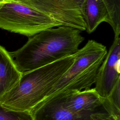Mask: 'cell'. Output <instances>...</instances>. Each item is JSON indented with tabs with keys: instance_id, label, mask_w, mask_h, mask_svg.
Returning <instances> with one entry per match:
<instances>
[{
	"instance_id": "cell-1",
	"label": "cell",
	"mask_w": 120,
	"mask_h": 120,
	"mask_svg": "<svg viewBox=\"0 0 120 120\" xmlns=\"http://www.w3.org/2000/svg\"><path fill=\"white\" fill-rule=\"evenodd\" d=\"M83 40L79 30L60 26L28 38L23 46L9 53L22 74L75 54Z\"/></svg>"
},
{
	"instance_id": "cell-2",
	"label": "cell",
	"mask_w": 120,
	"mask_h": 120,
	"mask_svg": "<svg viewBox=\"0 0 120 120\" xmlns=\"http://www.w3.org/2000/svg\"><path fill=\"white\" fill-rule=\"evenodd\" d=\"M74 54L22 74L17 84L0 98V104L9 109L31 112L73 63Z\"/></svg>"
},
{
	"instance_id": "cell-3",
	"label": "cell",
	"mask_w": 120,
	"mask_h": 120,
	"mask_svg": "<svg viewBox=\"0 0 120 120\" xmlns=\"http://www.w3.org/2000/svg\"><path fill=\"white\" fill-rule=\"evenodd\" d=\"M107 52L105 46L95 40H89L75 53L73 63L43 101L61 91H80L90 89L95 83L98 70Z\"/></svg>"
},
{
	"instance_id": "cell-4",
	"label": "cell",
	"mask_w": 120,
	"mask_h": 120,
	"mask_svg": "<svg viewBox=\"0 0 120 120\" xmlns=\"http://www.w3.org/2000/svg\"><path fill=\"white\" fill-rule=\"evenodd\" d=\"M61 26L49 16L11 0L0 1V29L28 38Z\"/></svg>"
},
{
	"instance_id": "cell-5",
	"label": "cell",
	"mask_w": 120,
	"mask_h": 120,
	"mask_svg": "<svg viewBox=\"0 0 120 120\" xmlns=\"http://www.w3.org/2000/svg\"><path fill=\"white\" fill-rule=\"evenodd\" d=\"M27 6L53 19L61 26L85 30L81 9L84 0H11Z\"/></svg>"
},
{
	"instance_id": "cell-6",
	"label": "cell",
	"mask_w": 120,
	"mask_h": 120,
	"mask_svg": "<svg viewBox=\"0 0 120 120\" xmlns=\"http://www.w3.org/2000/svg\"><path fill=\"white\" fill-rule=\"evenodd\" d=\"M120 80V37L116 36L99 68L94 88L100 97L106 98Z\"/></svg>"
},
{
	"instance_id": "cell-7",
	"label": "cell",
	"mask_w": 120,
	"mask_h": 120,
	"mask_svg": "<svg viewBox=\"0 0 120 120\" xmlns=\"http://www.w3.org/2000/svg\"><path fill=\"white\" fill-rule=\"evenodd\" d=\"M57 94L61 96L65 107L75 113L90 115L104 109L105 98L100 97L94 88L80 91L64 90Z\"/></svg>"
},
{
	"instance_id": "cell-8",
	"label": "cell",
	"mask_w": 120,
	"mask_h": 120,
	"mask_svg": "<svg viewBox=\"0 0 120 120\" xmlns=\"http://www.w3.org/2000/svg\"><path fill=\"white\" fill-rule=\"evenodd\" d=\"M30 112L34 120H89L90 115L75 113L67 109L59 94L42 101Z\"/></svg>"
},
{
	"instance_id": "cell-9",
	"label": "cell",
	"mask_w": 120,
	"mask_h": 120,
	"mask_svg": "<svg viewBox=\"0 0 120 120\" xmlns=\"http://www.w3.org/2000/svg\"><path fill=\"white\" fill-rule=\"evenodd\" d=\"M21 76L9 52L0 45V98L17 84Z\"/></svg>"
},
{
	"instance_id": "cell-10",
	"label": "cell",
	"mask_w": 120,
	"mask_h": 120,
	"mask_svg": "<svg viewBox=\"0 0 120 120\" xmlns=\"http://www.w3.org/2000/svg\"><path fill=\"white\" fill-rule=\"evenodd\" d=\"M81 13L88 33L94 32L103 22H109L107 9L103 0H84Z\"/></svg>"
},
{
	"instance_id": "cell-11",
	"label": "cell",
	"mask_w": 120,
	"mask_h": 120,
	"mask_svg": "<svg viewBox=\"0 0 120 120\" xmlns=\"http://www.w3.org/2000/svg\"><path fill=\"white\" fill-rule=\"evenodd\" d=\"M102 106L106 112L120 119V80L116 83L108 97L104 98Z\"/></svg>"
},
{
	"instance_id": "cell-12",
	"label": "cell",
	"mask_w": 120,
	"mask_h": 120,
	"mask_svg": "<svg viewBox=\"0 0 120 120\" xmlns=\"http://www.w3.org/2000/svg\"><path fill=\"white\" fill-rule=\"evenodd\" d=\"M107 9L108 23L112 27L114 36L120 35V0H103Z\"/></svg>"
},
{
	"instance_id": "cell-13",
	"label": "cell",
	"mask_w": 120,
	"mask_h": 120,
	"mask_svg": "<svg viewBox=\"0 0 120 120\" xmlns=\"http://www.w3.org/2000/svg\"><path fill=\"white\" fill-rule=\"evenodd\" d=\"M0 120H34L30 112L8 108L0 104Z\"/></svg>"
},
{
	"instance_id": "cell-14",
	"label": "cell",
	"mask_w": 120,
	"mask_h": 120,
	"mask_svg": "<svg viewBox=\"0 0 120 120\" xmlns=\"http://www.w3.org/2000/svg\"><path fill=\"white\" fill-rule=\"evenodd\" d=\"M89 120H120L106 112L104 109L90 114Z\"/></svg>"
},
{
	"instance_id": "cell-15",
	"label": "cell",
	"mask_w": 120,
	"mask_h": 120,
	"mask_svg": "<svg viewBox=\"0 0 120 120\" xmlns=\"http://www.w3.org/2000/svg\"><path fill=\"white\" fill-rule=\"evenodd\" d=\"M1 0H0V1H1Z\"/></svg>"
}]
</instances>
